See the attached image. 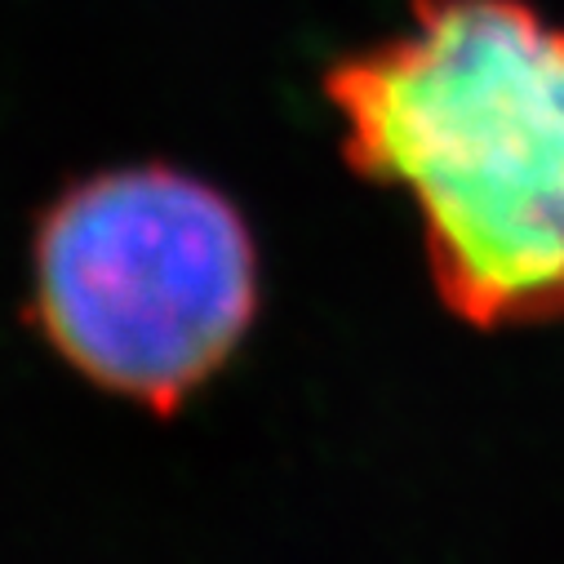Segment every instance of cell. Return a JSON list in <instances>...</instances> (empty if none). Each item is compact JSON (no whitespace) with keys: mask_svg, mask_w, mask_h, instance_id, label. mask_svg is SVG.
<instances>
[{"mask_svg":"<svg viewBox=\"0 0 564 564\" xmlns=\"http://www.w3.org/2000/svg\"><path fill=\"white\" fill-rule=\"evenodd\" d=\"M32 321L94 387L178 413L245 343L258 253L240 209L170 165L67 187L32 245Z\"/></svg>","mask_w":564,"mask_h":564,"instance_id":"cell-2","label":"cell"},{"mask_svg":"<svg viewBox=\"0 0 564 564\" xmlns=\"http://www.w3.org/2000/svg\"><path fill=\"white\" fill-rule=\"evenodd\" d=\"M347 165L400 187L441 303L476 329L564 316V28L524 0H413L338 58Z\"/></svg>","mask_w":564,"mask_h":564,"instance_id":"cell-1","label":"cell"}]
</instances>
